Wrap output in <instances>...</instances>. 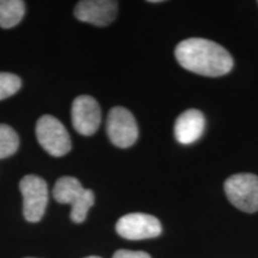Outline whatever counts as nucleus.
<instances>
[{
    "label": "nucleus",
    "instance_id": "nucleus-1",
    "mask_svg": "<svg viewBox=\"0 0 258 258\" xmlns=\"http://www.w3.org/2000/svg\"><path fill=\"white\" fill-rule=\"evenodd\" d=\"M176 59L183 69L205 77L225 76L233 69L231 54L215 42L206 38H188L175 49Z\"/></svg>",
    "mask_w": 258,
    "mask_h": 258
},
{
    "label": "nucleus",
    "instance_id": "nucleus-2",
    "mask_svg": "<svg viewBox=\"0 0 258 258\" xmlns=\"http://www.w3.org/2000/svg\"><path fill=\"white\" fill-rule=\"evenodd\" d=\"M56 202L72 206L71 219L76 224L86 220L89 209L95 203V194L91 189H85L76 177L64 176L56 180L53 189Z\"/></svg>",
    "mask_w": 258,
    "mask_h": 258
},
{
    "label": "nucleus",
    "instance_id": "nucleus-3",
    "mask_svg": "<svg viewBox=\"0 0 258 258\" xmlns=\"http://www.w3.org/2000/svg\"><path fill=\"white\" fill-rule=\"evenodd\" d=\"M225 192L235 208L246 213L258 211V176L238 173L225 182Z\"/></svg>",
    "mask_w": 258,
    "mask_h": 258
},
{
    "label": "nucleus",
    "instance_id": "nucleus-4",
    "mask_svg": "<svg viewBox=\"0 0 258 258\" xmlns=\"http://www.w3.org/2000/svg\"><path fill=\"white\" fill-rule=\"evenodd\" d=\"M36 137L42 148L53 157H62L72 147L70 134L64 125L50 115L42 116L37 121Z\"/></svg>",
    "mask_w": 258,
    "mask_h": 258
},
{
    "label": "nucleus",
    "instance_id": "nucleus-5",
    "mask_svg": "<svg viewBox=\"0 0 258 258\" xmlns=\"http://www.w3.org/2000/svg\"><path fill=\"white\" fill-rule=\"evenodd\" d=\"M23 196V214L29 222H38L43 217L48 203V185L41 177L28 175L19 183Z\"/></svg>",
    "mask_w": 258,
    "mask_h": 258
},
{
    "label": "nucleus",
    "instance_id": "nucleus-6",
    "mask_svg": "<svg viewBox=\"0 0 258 258\" xmlns=\"http://www.w3.org/2000/svg\"><path fill=\"white\" fill-rule=\"evenodd\" d=\"M106 133L115 146L128 148L138 140L139 129L133 114L122 106L112 108L106 120Z\"/></svg>",
    "mask_w": 258,
    "mask_h": 258
},
{
    "label": "nucleus",
    "instance_id": "nucleus-7",
    "mask_svg": "<svg viewBox=\"0 0 258 258\" xmlns=\"http://www.w3.org/2000/svg\"><path fill=\"white\" fill-rule=\"evenodd\" d=\"M116 232L129 240L156 238L161 233V224L156 217L144 213L123 215L116 224Z\"/></svg>",
    "mask_w": 258,
    "mask_h": 258
},
{
    "label": "nucleus",
    "instance_id": "nucleus-8",
    "mask_svg": "<svg viewBox=\"0 0 258 258\" xmlns=\"http://www.w3.org/2000/svg\"><path fill=\"white\" fill-rule=\"evenodd\" d=\"M102 121V112L99 104L91 96H79L72 104V123L79 134H95Z\"/></svg>",
    "mask_w": 258,
    "mask_h": 258
},
{
    "label": "nucleus",
    "instance_id": "nucleus-9",
    "mask_svg": "<svg viewBox=\"0 0 258 258\" xmlns=\"http://www.w3.org/2000/svg\"><path fill=\"white\" fill-rule=\"evenodd\" d=\"M117 5V2L111 0H83L74 9V16L80 22L106 27L116 18Z\"/></svg>",
    "mask_w": 258,
    "mask_h": 258
},
{
    "label": "nucleus",
    "instance_id": "nucleus-10",
    "mask_svg": "<svg viewBox=\"0 0 258 258\" xmlns=\"http://www.w3.org/2000/svg\"><path fill=\"white\" fill-rule=\"evenodd\" d=\"M206 127L205 116L196 109H189L177 117L175 123V137L183 145L195 143L202 137Z\"/></svg>",
    "mask_w": 258,
    "mask_h": 258
},
{
    "label": "nucleus",
    "instance_id": "nucleus-11",
    "mask_svg": "<svg viewBox=\"0 0 258 258\" xmlns=\"http://www.w3.org/2000/svg\"><path fill=\"white\" fill-rule=\"evenodd\" d=\"M25 14V3L22 0H0V27L14 28Z\"/></svg>",
    "mask_w": 258,
    "mask_h": 258
},
{
    "label": "nucleus",
    "instance_id": "nucleus-12",
    "mask_svg": "<svg viewBox=\"0 0 258 258\" xmlns=\"http://www.w3.org/2000/svg\"><path fill=\"white\" fill-rule=\"evenodd\" d=\"M18 146L19 138L15 129L8 124H0V159L14 156Z\"/></svg>",
    "mask_w": 258,
    "mask_h": 258
},
{
    "label": "nucleus",
    "instance_id": "nucleus-13",
    "mask_svg": "<svg viewBox=\"0 0 258 258\" xmlns=\"http://www.w3.org/2000/svg\"><path fill=\"white\" fill-rule=\"evenodd\" d=\"M21 78L16 74L0 72V101L9 98L21 89Z\"/></svg>",
    "mask_w": 258,
    "mask_h": 258
},
{
    "label": "nucleus",
    "instance_id": "nucleus-14",
    "mask_svg": "<svg viewBox=\"0 0 258 258\" xmlns=\"http://www.w3.org/2000/svg\"><path fill=\"white\" fill-rule=\"evenodd\" d=\"M112 258H151V256L144 251L118 250L114 253Z\"/></svg>",
    "mask_w": 258,
    "mask_h": 258
},
{
    "label": "nucleus",
    "instance_id": "nucleus-15",
    "mask_svg": "<svg viewBox=\"0 0 258 258\" xmlns=\"http://www.w3.org/2000/svg\"><path fill=\"white\" fill-rule=\"evenodd\" d=\"M85 258H101V257H98V256H90V257H85Z\"/></svg>",
    "mask_w": 258,
    "mask_h": 258
},
{
    "label": "nucleus",
    "instance_id": "nucleus-16",
    "mask_svg": "<svg viewBox=\"0 0 258 258\" xmlns=\"http://www.w3.org/2000/svg\"><path fill=\"white\" fill-rule=\"evenodd\" d=\"M29 258H31V257H29Z\"/></svg>",
    "mask_w": 258,
    "mask_h": 258
}]
</instances>
